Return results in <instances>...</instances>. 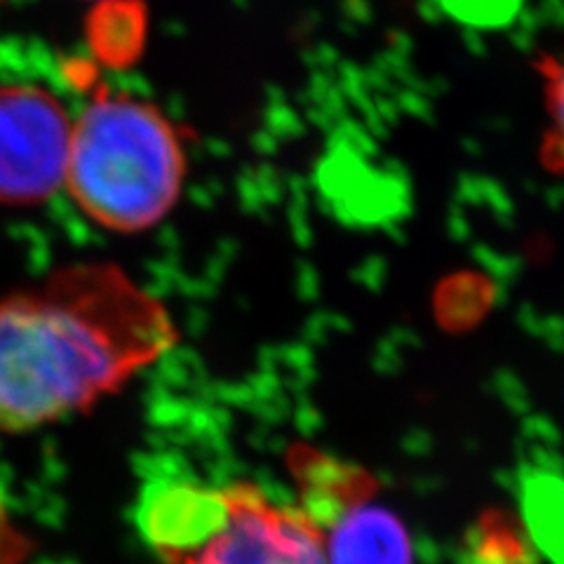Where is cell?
<instances>
[{
    "mask_svg": "<svg viewBox=\"0 0 564 564\" xmlns=\"http://www.w3.org/2000/svg\"><path fill=\"white\" fill-rule=\"evenodd\" d=\"M176 339L167 306L111 261L70 263L0 299V431L93 408Z\"/></svg>",
    "mask_w": 564,
    "mask_h": 564,
    "instance_id": "6da1fadb",
    "label": "cell"
},
{
    "mask_svg": "<svg viewBox=\"0 0 564 564\" xmlns=\"http://www.w3.org/2000/svg\"><path fill=\"white\" fill-rule=\"evenodd\" d=\"M137 522L155 564H327L302 510L247 480L158 482L141 497Z\"/></svg>",
    "mask_w": 564,
    "mask_h": 564,
    "instance_id": "7a4b0ae2",
    "label": "cell"
},
{
    "mask_svg": "<svg viewBox=\"0 0 564 564\" xmlns=\"http://www.w3.org/2000/svg\"><path fill=\"white\" fill-rule=\"evenodd\" d=\"M186 158L172 122L130 97H97L74 122L66 165L70 198L97 226L139 234L180 200Z\"/></svg>",
    "mask_w": 564,
    "mask_h": 564,
    "instance_id": "3957f363",
    "label": "cell"
},
{
    "mask_svg": "<svg viewBox=\"0 0 564 564\" xmlns=\"http://www.w3.org/2000/svg\"><path fill=\"white\" fill-rule=\"evenodd\" d=\"M285 462L296 508L321 534L327 564H414L408 529L377 503L372 473L304 443L290 447Z\"/></svg>",
    "mask_w": 564,
    "mask_h": 564,
    "instance_id": "277c9868",
    "label": "cell"
},
{
    "mask_svg": "<svg viewBox=\"0 0 564 564\" xmlns=\"http://www.w3.org/2000/svg\"><path fill=\"white\" fill-rule=\"evenodd\" d=\"M74 122L39 87H0V205L50 200L66 182Z\"/></svg>",
    "mask_w": 564,
    "mask_h": 564,
    "instance_id": "5b68a950",
    "label": "cell"
},
{
    "mask_svg": "<svg viewBox=\"0 0 564 564\" xmlns=\"http://www.w3.org/2000/svg\"><path fill=\"white\" fill-rule=\"evenodd\" d=\"M534 74L543 99V132L539 158L543 170L564 176V43L534 59Z\"/></svg>",
    "mask_w": 564,
    "mask_h": 564,
    "instance_id": "8992f818",
    "label": "cell"
},
{
    "mask_svg": "<svg viewBox=\"0 0 564 564\" xmlns=\"http://www.w3.org/2000/svg\"><path fill=\"white\" fill-rule=\"evenodd\" d=\"M24 539L10 522L3 503H0V564H17L24 555Z\"/></svg>",
    "mask_w": 564,
    "mask_h": 564,
    "instance_id": "52a82bcc",
    "label": "cell"
}]
</instances>
